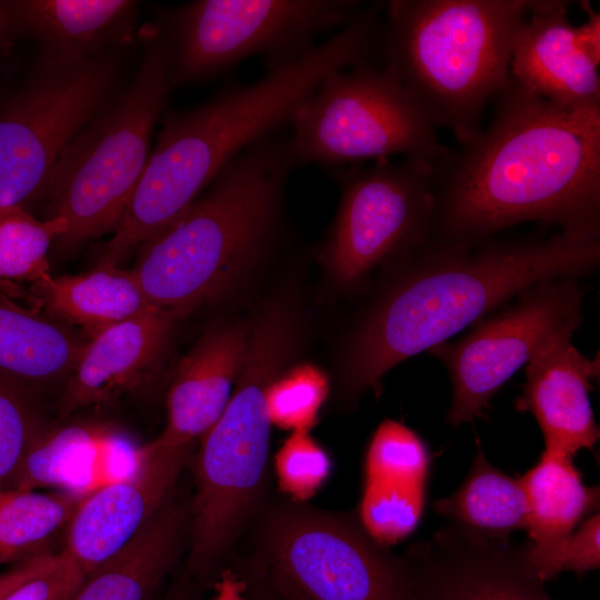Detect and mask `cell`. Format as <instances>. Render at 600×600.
I'll return each instance as SVG.
<instances>
[{"label":"cell","mask_w":600,"mask_h":600,"mask_svg":"<svg viewBox=\"0 0 600 600\" xmlns=\"http://www.w3.org/2000/svg\"><path fill=\"white\" fill-rule=\"evenodd\" d=\"M429 242L474 246L540 222L600 239V107L564 108L511 76L489 124L434 164Z\"/></svg>","instance_id":"1"},{"label":"cell","mask_w":600,"mask_h":600,"mask_svg":"<svg viewBox=\"0 0 600 600\" xmlns=\"http://www.w3.org/2000/svg\"><path fill=\"white\" fill-rule=\"evenodd\" d=\"M600 264V239L573 240L553 231L490 238L474 246L428 242L361 313L340 357V389L354 404L380 392L397 364L448 341L527 289L580 279Z\"/></svg>","instance_id":"2"},{"label":"cell","mask_w":600,"mask_h":600,"mask_svg":"<svg viewBox=\"0 0 600 600\" xmlns=\"http://www.w3.org/2000/svg\"><path fill=\"white\" fill-rule=\"evenodd\" d=\"M378 4L360 9L329 40L259 81L234 86L166 116L143 174L102 260L119 264L161 231L251 144L290 126L297 108L329 74L377 56Z\"/></svg>","instance_id":"3"},{"label":"cell","mask_w":600,"mask_h":600,"mask_svg":"<svg viewBox=\"0 0 600 600\" xmlns=\"http://www.w3.org/2000/svg\"><path fill=\"white\" fill-rule=\"evenodd\" d=\"M296 167L288 139L274 134L234 158L139 247L132 271L148 301L189 313L227 291L268 250Z\"/></svg>","instance_id":"4"},{"label":"cell","mask_w":600,"mask_h":600,"mask_svg":"<svg viewBox=\"0 0 600 600\" xmlns=\"http://www.w3.org/2000/svg\"><path fill=\"white\" fill-rule=\"evenodd\" d=\"M532 0H390L379 53L436 127L464 146L510 79L516 33Z\"/></svg>","instance_id":"5"},{"label":"cell","mask_w":600,"mask_h":600,"mask_svg":"<svg viewBox=\"0 0 600 600\" xmlns=\"http://www.w3.org/2000/svg\"><path fill=\"white\" fill-rule=\"evenodd\" d=\"M143 54L130 84L62 151L42 198L66 221L56 242L76 247L114 232L150 157L153 128L171 90L173 48L157 21L140 31Z\"/></svg>","instance_id":"6"},{"label":"cell","mask_w":600,"mask_h":600,"mask_svg":"<svg viewBox=\"0 0 600 600\" xmlns=\"http://www.w3.org/2000/svg\"><path fill=\"white\" fill-rule=\"evenodd\" d=\"M293 329L282 307L269 308L256 319L231 397L201 437L189 558L199 576L211 571L229 550L259 499L272 427L266 391L289 358Z\"/></svg>","instance_id":"7"},{"label":"cell","mask_w":600,"mask_h":600,"mask_svg":"<svg viewBox=\"0 0 600 600\" xmlns=\"http://www.w3.org/2000/svg\"><path fill=\"white\" fill-rule=\"evenodd\" d=\"M290 126L297 166L337 169L393 154L437 164L451 151L396 72L372 59L324 78Z\"/></svg>","instance_id":"8"},{"label":"cell","mask_w":600,"mask_h":600,"mask_svg":"<svg viewBox=\"0 0 600 600\" xmlns=\"http://www.w3.org/2000/svg\"><path fill=\"white\" fill-rule=\"evenodd\" d=\"M354 0H197L161 13L171 40V89L216 76L252 56L268 70L316 47L361 9Z\"/></svg>","instance_id":"9"},{"label":"cell","mask_w":600,"mask_h":600,"mask_svg":"<svg viewBox=\"0 0 600 600\" xmlns=\"http://www.w3.org/2000/svg\"><path fill=\"white\" fill-rule=\"evenodd\" d=\"M114 50L79 59L40 56L27 84L0 110V209L43 197L62 151L114 98Z\"/></svg>","instance_id":"10"},{"label":"cell","mask_w":600,"mask_h":600,"mask_svg":"<svg viewBox=\"0 0 600 600\" xmlns=\"http://www.w3.org/2000/svg\"><path fill=\"white\" fill-rule=\"evenodd\" d=\"M259 580L301 600H402L403 557L374 542L358 519L294 502L269 517Z\"/></svg>","instance_id":"11"},{"label":"cell","mask_w":600,"mask_h":600,"mask_svg":"<svg viewBox=\"0 0 600 600\" xmlns=\"http://www.w3.org/2000/svg\"><path fill=\"white\" fill-rule=\"evenodd\" d=\"M341 187L338 213L322 259L342 287L360 283L380 266L407 260L430 239L434 164L376 160L334 169Z\"/></svg>","instance_id":"12"},{"label":"cell","mask_w":600,"mask_h":600,"mask_svg":"<svg viewBox=\"0 0 600 600\" xmlns=\"http://www.w3.org/2000/svg\"><path fill=\"white\" fill-rule=\"evenodd\" d=\"M578 279H559L531 287L516 302L477 321L456 341L428 350L447 369L451 427L481 418L498 390L551 337L574 332L582 321L584 289Z\"/></svg>","instance_id":"13"},{"label":"cell","mask_w":600,"mask_h":600,"mask_svg":"<svg viewBox=\"0 0 600 600\" xmlns=\"http://www.w3.org/2000/svg\"><path fill=\"white\" fill-rule=\"evenodd\" d=\"M402 600H556L531 570L523 546L450 526L403 556Z\"/></svg>","instance_id":"14"},{"label":"cell","mask_w":600,"mask_h":600,"mask_svg":"<svg viewBox=\"0 0 600 600\" xmlns=\"http://www.w3.org/2000/svg\"><path fill=\"white\" fill-rule=\"evenodd\" d=\"M188 448L142 447L136 470L82 498L62 551L86 574L124 547L167 503Z\"/></svg>","instance_id":"15"},{"label":"cell","mask_w":600,"mask_h":600,"mask_svg":"<svg viewBox=\"0 0 600 600\" xmlns=\"http://www.w3.org/2000/svg\"><path fill=\"white\" fill-rule=\"evenodd\" d=\"M572 334L551 337L529 359L516 406L534 417L547 449L574 457L592 449L600 437L589 397L599 359L582 354L572 344Z\"/></svg>","instance_id":"16"},{"label":"cell","mask_w":600,"mask_h":600,"mask_svg":"<svg viewBox=\"0 0 600 600\" xmlns=\"http://www.w3.org/2000/svg\"><path fill=\"white\" fill-rule=\"evenodd\" d=\"M187 314L152 307L91 336L68 377L61 412L109 401L142 382L160 361L178 320Z\"/></svg>","instance_id":"17"},{"label":"cell","mask_w":600,"mask_h":600,"mask_svg":"<svg viewBox=\"0 0 600 600\" xmlns=\"http://www.w3.org/2000/svg\"><path fill=\"white\" fill-rule=\"evenodd\" d=\"M510 76L557 106L600 107L599 64L578 50L567 1L532 0L513 40Z\"/></svg>","instance_id":"18"},{"label":"cell","mask_w":600,"mask_h":600,"mask_svg":"<svg viewBox=\"0 0 600 600\" xmlns=\"http://www.w3.org/2000/svg\"><path fill=\"white\" fill-rule=\"evenodd\" d=\"M251 324L232 322L207 331L180 360L167 394V423L156 441L188 448L224 410L242 368Z\"/></svg>","instance_id":"19"},{"label":"cell","mask_w":600,"mask_h":600,"mask_svg":"<svg viewBox=\"0 0 600 600\" xmlns=\"http://www.w3.org/2000/svg\"><path fill=\"white\" fill-rule=\"evenodd\" d=\"M520 481L528 502L526 560L546 582L560 574L559 559L570 534L598 508L599 488L583 483L572 456L547 448Z\"/></svg>","instance_id":"20"},{"label":"cell","mask_w":600,"mask_h":600,"mask_svg":"<svg viewBox=\"0 0 600 600\" xmlns=\"http://www.w3.org/2000/svg\"><path fill=\"white\" fill-rule=\"evenodd\" d=\"M17 30L32 37L42 57L79 60L132 41L137 1L16 0L7 1Z\"/></svg>","instance_id":"21"},{"label":"cell","mask_w":600,"mask_h":600,"mask_svg":"<svg viewBox=\"0 0 600 600\" xmlns=\"http://www.w3.org/2000/svg\"><path fill=\"white\" fill-rule=\"evenodd\" d=\"M183 514L167 503L118 552L89 573L70 600H153L176 557Z\"/></svg>","instance_id":"22"},{"label":"cell","mask_w":600,"mask_h":600,"mask_svg":"<svg viewBox=\"0 0 600 600\" xmlns=\"http://www.w3.org/2000/svg\"><path fill=\"white\" fill-rule=\"evenodd\" d=\"M34 286L53 317L83 328L90 337L156 307L134 272L114 264H97L76 276L50 273Z\"/></svg>","instance_id":"23"},{"label":"cell","mask_w":600,"mask_h":600,"mask_svg":"<svg viewBox=\"0 0 600 600\" xmlns=\"http://www.w3.org/2000/svg\"><path fill=\"white\" fill-rule=\"evenodd\" d=\"M86 343L63 322L0 299V374L22 387L69 377Z\"/></svg>","instance_id":"24"},{"label":"cell","mask_w":600,"mask_h":600,"mask_svg":"<svg viewBox=\"0 0 600 600\" xmlns=\"http://www.w3.org/2000/svg\"><path fill=\"white\" fill-rule=\"evenodd\" d=\"M108 432V429L92 424L42 432L7 488L37 490L57 487L86 497L100 487L99 459Z\"/></svg>","instance_id":"25"},{"label":"cell","mask_w":600,"mask_h":600,"mask_svg":"<svg viewBox=\"0 0 600 600\" xmlns=\"http://www.w3.org/2000/svg\"><path fill=\"white\" fill-rule=\"evenodd\" d=\"M433 509L456 526L489 538L509 539L527 529L528 502L520 479L493 467L480 448L463 483L434 501Z\"/></svg>","instance_id":"26"},{"label":"cell","mask_w":600,"mask_h":600,"mask_svg":"<svg viewBox=\"0 0 600 600\" xmlns=\"http://www.w3.org/2000/svg\"><path fill=\"white\" fill-rule=\"evenodd\" d=\"M82 497L0 488V560L31 557L32 550L68 526Z\"/></svg>","instance_id":"27"},{"label":"cell","mask_w":600,"mask_h":600,"mask_svg":"<svg viewBox=\"0 0 600 600\" xmlns=\"http://www.w3.org/2000/svg\"><path fill=\"white\" fill-rule=\"evenodd\" d=\"M66 230L60 217L39 220L23 207L1 208L0 281L36 284L50 274V247Z\"/></svg>","instance_id":"28"},{"label":"cell","mask_w":600,"mask_h":600,"mask_svg":"<svg viewBox=\"0 0 600 600\" xmlns=\"http://www.w3.org/2000/svg\"><path fill=\"white\" fill-rule=\"evenodd\" d=\"M427 486L364 482L358 521L378 544L389 547L408 537L418 526Z\"/></svg>","instance_id":"29"},{"label":"cell","mask_w":600,"mask_h":600,"mask_svg":"<svg viewBox=\"0 0 600 600\" xmlns=\"http://www.w3.org/2000/svg\"><path fill=\"white\" fill-rule=\"evenodd\" d=\"M328 392L326 374L310 363L281 371L266 391L271 424L291 432H309L317 422Z\"/></svg>","instance_id":"30"},{"label":"cell","mask_w":600,"mask_h":600,"mask_svg":"<svg viewBox=\"0 0 600 600\" xmlns=\"http://www.w3.org/2000/svg\"><path fill=\"white\" fill-rule=\"evenodd\" d=\"M274 468L280 490L293 502L301 503L326 482L331 461L309 432L298 431L291 432L277 451Z\"/></svg>","instance_id":"31"},{"label":"cell","mask_w":600,"mask_h":600,"mask_svg":"<svg viewBox=\"0 0 600 600\" xmlns=\"http://www.w3.org/2000/svg\"><path fill=\"white\" fill-rule=\"evenodd\" d=\"M24 387L0 374V488H7L26 453L42 433Z\"/></svg>","instance_id":"32"},{"label":"cell","mask_w":600,"mask_h":600,"mask_svg":"<svg viewBox=\"0 0 600 600\" xmlns=\"http://www.w3.org/2000/svg\"><path fill=\"white\" fill-rule=\"evenodd\" d=\"M86 574L63 552L56 562L29 579L2 600H70Z\"/></svg>","instance_id":"33"},{"label":"cell","mask_w":600,"mask_h":600,"mask_svg":"<svg viewBox=\"0 0 600 600\" xmlns=\"http://www.w3.org/2000/svg\"><path fill=\"white\" fill-rule=\"evenodd\" d=\"M600 516L592 513L583 520L566 541L560 559L559 571L583 574L600 567Z\"/></svg>","instance_id":"34"},{"label":"cell","mask_w":600,"mask_h":600,"mask_svg":"<svg viewBox=\"0 0 600 600\" xmlns=\"http://www.w3.org/2000/svg\"><path fill=\"white\" fill-rule=\"evenodd\" d=\"M57 560V554L38 553L22 560L12 569L0 573V600L12 590L50 568Z\"/></svg>","instance_id":"35"},{"label":"cell","mask_w":600,"mask_h":600,"mask_svg":"<svg viewBox=\"0 0 600 600\" xmlns=\"http://www.w3.org/2000/svg\"><path fill=\"white\" fill-rule=\"evenodd\" d=\"M581 7L588 14L580 27H574V41L577 48L594 63L600 62V14L588 1H581Z\"/></svg>","instance_id":"36"},{"label":"cell","mask_w":600,"mask_h":600,"mask_svg":"<svg viewBox=\"0 0 600 600\" xmlns=\"http://www.w3.org/2000/svg\"><path fill=\"white\" fill-rule=\"evenodd\" d=\"M16 31L18 30L7 1H0V53L9 48Z\"/></svg>","instance_id":"37"},{"label":"cell","mask_w":600,"mask_h":600,"mask_svg":"<svg viewBox=\"0 0 600 600\" xmlns=\"http://www.w3.org/2000/svg\"><path fill=\"white\" fill-rule=\"evenodd\" d=\"M243 587L244 583L228 574L219 582L213 600H247L243 597Z\"/></svg>","instance_id":"38"},{"label":"cell","mask_w":600,"mask_h":600,"mask_svg":"<svg viewBox=\"0 0 600 600\" xmlns=\"http://www.w3.org/2000/svg\"><path fill=\"white\" fill-rule=\"evenodd\" d=\"M253 600H277L273 593L259 580L256 581V584L252 589Z\"/></svg>","instance_id":"39"},{"label":"cell","mask_w":600,"mask_h":600,"mask_svg":"<svg viewBox=\"0 0 600 600\" xmlns=\"http://www.w3.org/2000/svg\"><path fill=\"white\" fill-rule=\"evenodd\" d=\"M266 587H268V586H266ZM268 589L273 593V596L276 597L277 600H301L300 598H298L296 596L288 594V593L276 592L272 589H270L269 587H268Z\"/></svg>","instance_id":"40"},{"label":"cell","mask_w":600,"mask_h":600,"mask_svg":"<svg viewBox=\"0 0 600 600\" xmlns=\"http://www.w3.org/2000/svg\"><path fill=\"white\" fill-rule=\"evenodd\" d=\"M170 600H184V594H183V593H179V594L172 597Z\"/></svg>","instance_id":"41"},{"label":"cell","mask_w":600,"mask_h":600,"mask_svg":"<svg viewBox=\"0 0 600 600\" xmlns=\"http://www.w3.org/2000/svg\"><path fill=\"white\" fill-rule=\"evenodd\" d=\"M0 564H3L1 560H0Z\"/></svg>","instance_id":"42"}]
</instances>
